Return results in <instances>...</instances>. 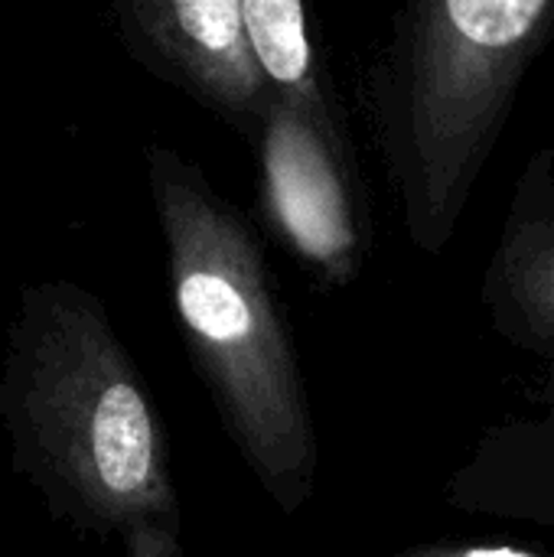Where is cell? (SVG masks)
Listing matches in <instances>:
<instances>
[{
    "mask_svg": "<svg viewBox=\"0 0 554 557\" xmlns=\"http://www.w3.org/2000/svg\"><path fill=\"white\" fill-rule=\"evenodd\" d=\"M118 13L134 49L202 101L238 117L264 114L268 88L245 36L242 0H140Z\"/></svg>",
    "mask_w": 554,
    "mask_h": 557,
    "instance_id": "obj_4",
    "label": "cell"
},
{
    "mask_svg": "<svg viewBox=\"0 0 554 557\" xmlns=\"http://www.w3.org/2000/svg\"><path fill=\"white\" fill-rule=\"evenodd\" d=\"M0 418L59 516L118 539L124 557H183L157 408L88 290L46 281L20 294Z\"/></svg>",
    "mask_w": 554,
    "mask_h": 557,
    "instance_id": "obj_1",
    "label": "cell"
},
{
    "mask_svg": "<svg viewBox=\"0 0 554 557\" xmlns=\"http://www.w3.org/2000/svg\"><path fill=\"white\" fill-rule=\"evenodd\" d=\"M261 199L294 255L343 277L353 248V209L323 114L268 101L261 114Z\"/></svg>",
    "mask_w": 554,
    "mask_h": 557,
    "instance_id": "obj_3",
    "label": "cell"
},
{
    "mask_svg": "<svg viewBox=\"0 0 554 557\" xmlns=\"http://www.w3.org/2000/svg\"><path fill=\"white\" fill-rule=\"evenodd\" d=\"M242 23L268 101L323 114L304 7L297 0H242Z\"/></svg>",
    "mask_w": 554,
    "mask_h": 557,
    "instance_id": "obj_5",
    "label": "cell"
},
{
    "mask_svg": "<svg viewBox=\"0 0 554 557\" xmlns=\"http://www.w3.org/2000/svg\"><path fill=\"white\" fill-rule=\"evenodd\" d=\"M545 0H451L444 16L451 29L477 49H506L532 33Z\"/></svg>",
    "mask_w": 554,
    "mask_h": 557,
    "instance_id": "obj_6",
    "label": "cell"
},
{
    "mask_svg": "<svg viewBox=\"0 0 554 557\" xmlns=\"http://www.w3.org/2000/svg\"><path fill=\"white\" fill-rule=\"evenodd\" d=\"M147 180L189 352L242 457L291 516L310 490L313 431L261 245L176 150L150 144Z\"/></svg>",
    "mask_w": 554,
    "mask_h": 557,
    "instance_id": "obj_2",
    "label": "cell"
},
{
    "mask_svg": "<svg viewBox=\"0 0 554 557\" xmlns=\"http://www.w3.org/2000/svg\"><path fill=\"white\" fill-rule=\"evenodd\" d=\"M467 557H532V555H522V552H513V548H477V552H470Z\"/></svg>",
    "mask_w": 554,
    "mask_h": 557,
    "instance_id": "obj_7",
    "label": "cell"
}]
</instances>
